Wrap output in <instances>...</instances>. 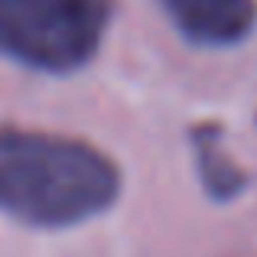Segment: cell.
<instances>
[{"label":"cell","instance_id":"1","mask_svg":"<svg viewBox=\"0 0 257 257\" xmlns=\"http://www.w3.org/2000/svg\"><path fill=\"white\" fill-rule=\"evenodd\" d=\"M120 170L91 144L46 131H0V212L30 228H72L107 212Z\"/></svg>","mask_w":257,"mask_h":257},{"label":"cell","instance_id":"2","mask_svg":"<svg viewBox=\"0 0 257 257\" xmlns=\"http://www.w3.org/2000/svg\"><path fill=\"white\" fill-rule=\"evenodd\" d=\"M114 0H0V56L39 72H75L98 52Z\"/></svg>","mask_w":257,"mask_h":257},{"label":"cell","instance_id":"3","mask_svg":"<svg viewBox=\"0 0 257 257\" xmlns=\"http://www.w3.org/2000/svg\"><path fill=\"white\" fill-rule=\"evenodd\" d=\"M176 30L199 46H234L254 30V0H160Z\"/></svg>","mask_w":257,"mask_h":257},{"label":"cell","instance_id":"4","mask_svg":"<svg viewBox=\"0 0 257 257\" xmlns=\"http://www.w3.org/2000/svg\"><path fill=\"white\" fill-rule=\"evenodd\" d=\"M195 144V160H199V173H202V186L208 189V195L218 202L234 199V195L244 189V173L225 157L218 144V131L215 127H195L192 134Z\"/></svg>","mask_w":257,"mask_h":257}]
</instances>
